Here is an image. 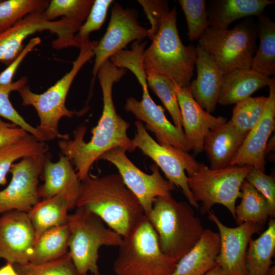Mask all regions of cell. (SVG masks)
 I'll return each mask as SVG.
<instances>
[{
    "label": "cell",
    "instance_id": "1",
    "mask_svg": "<svg viewBox=\"0 0 275 275\" xmlns=\"http://www.w3.org/2000/svg\"><path fill=\"white\" fill-rule=\"evenodd\" d=\"M107 61L99 69L97 76L103 96V109L96 126L92 130L91 140L86 142L85 126L75 129L73 139L60 140L58 146L62 155L67 156L75 166L80 181L90 174V170L96 160L104 153L114 148L131 152L135 149L127 134L130 124L119 115L112 96L113 86L126 73Z\"/></svg>",
    "mask_w": 275,
    "mask_h": 275
},
{
    "label": "cell",
    "instance_id": "2",
    "mask_svg": "<svg viewBox=\"0 0 275 275\" xmlns=\"http://www.w3.org/2000/svg\"><path fill=\"white\" fill-rule=\"evenodd\" d=\"M84 208L98 216L122 237L127 235L145 215L136 196L119 174L89 175L80 181L75 208Z\"/></svg>",
    "mask_w": 275,
    "mask_h": 275
},
{
    "label": "cell",
    "instance_id": "3",
    "mask_svg": "<svg viewBox=\"0 0 275 275\" xmlns=\"http://www.w3.org/2000/svg\"><path fill=\"white\" fill-rule=\"evenodd\" d=\"M192 207L170 193L157 198L146 216L162 252L177 262L196 244L205 229Z\"/></svg>",
    "mask_w": 275,
    "mask_h": 275
},
{
    "label": "cell",
    "instance_id": "4",
    "mask_svg": "<svg viewBox=\"0 0 275 275\" xmlns=\"http://www.w3.org/2000/svg\"><path fill=\"white\" fill-rule=\"evenodd\" d=\"M151 40L143 56L145 72L160 74L178 87L189 86L194 75L197 48L182 43L177 27L175 7L164 16Z\"/></svg>",
    "mask_w": 275,
    "mask_h": 275
},
{
    "label": "cell",
    "instance_id": "5",
    "mask_svg": "<svg viewBox=\"0 0 275 275\" xmlns=\"http://www.w3.org/2000/svg\"><path fill=\"white\" fill-rule=\"evenodd\" d=\"M97 42L88 40L81 43L79 47V54L72 62L70 70L43 93H34L27 84L17 91L22 99V105H31L36 109L40 120L36 128L45 142L56 139H69L68 134H63L59 132V123L62 118H70L78 113L67 108L66 97L79 70L94 57V48Z\"/></svg>",
    "mask_w": 275,
    "mask_h": 275
},
{
    "label": "cell",
    "instance_id": "6",
    "mask_svg": "<svg viewBox=\"0 0 275 275\" xmlns=\"http://www.w3.org/2000/svg\"><path fill=\"white\" fill-rule=\"evenodd\" d=\"M113 269L117 275H171L177 261L160 249L157 235L145 215L122 237Z\"/></svg>",
    "mask_w": 275,
    "mask_h": 275
},
{
    "label": "cell",
    "instance_id": "7",
    "mask_svg": "<svg viewBox=\"0 0 275 275\" xmlns=\"http://www.w3.org/2000/svg\"><path fill=\"white\" fill-rule=\"evenodd\" d=\"M68 242L70 256L78 275L98 273L99 250L102 246H119L123 238L90 211L76 208L69 214Z\"/></svg>",
    "mask_w": 275,
    "mask_h": 275
},
{
    "label": "cell",
    "instance_id": "8",
    "mask_svg": "<svg viewBox=\"0 0 275 275\" xmlns=\"http://www.w3.org/2000/svg\"><path fill=\"white\" fill-rule=\"evenodd\" d=\"M257 36L256 25L246 19L231 29L209 27L199 38L198 46L224 74L234 69L251 68Z\"/></svg>",
    "mask_w": 275,
    "mask_h": 275
},
{
    "label": "cell",
    "instance_id": "9",
    "mask_svg": "<svg viewBox=\"0 0 275 275\" xmlns=\"http://www.w3.org/2000/svg\"><path fill=\"white\" fill-rule=\"evenodd\" d=\"M230 166L211 169L201 163L199 170L188 177V184L195 200L201 202V211L206 213L215 204L226 207L235 219L236 202L241 197V187L252 168Z\"/></svg>",
    "mask_w": 275,
    "mask_h": 275
},
{
    "label": "cell",
    "instance_id": "10",
    "mask_svg": "<svg viewBox=\"0 0 275 275\" xmlns=\"http://www.w3.org/2000/svg\"><path fill=\"white\" fill-rule=\"evenodd\" d=\"M136 132L131 140L133 147L139 148L150 157L163 171L168 180L180 189L189 204L198 208L188 184V177L195 174L201 163L198 162L187 152L173 146L160 145L147 132L142 122L135 123Z\"/></svg>",
    "mask_w": 275,
    "mask_h": 275
},
{
    "label": "cell",
    "instance_id": "11",
    "mask_svg": "<svg viewBox=\"0 0 275 275\" xmlns=\"http://www.w3.org/2000/svg\"><path fill=\"white\" fill-rule=\"evenodd\" d=\"M79 26L66 18L53 21L47 20L44 12L30 14L11 28L0 33V62L7 66L23 48V42L37 32L48 31L57 35L52 46L61 49L72 46Z\"/></svg>",
    "mask_w": 275,
    "mask_h": 275
},
{
    "label": "cell",
    "instance_id": "12",
    "mask_svg": "<svg viewBox=\"0 0 275 275\" xmlns=\"http://www.w3.org/2000/svg\"><path fill=\"white\" fill-rule=\"evenodd\" d=\"M48 152L25 157L12 166L11 181L0 190V214L17 210L28 212L40 201L39 178Z\"/></svg>",
    "mask_w": 275,
    "mask_h": 275
},
{
    "label": "cell",
    "instance_id": "13",
    "mask_svg": "<svg viewBox=\"0 0 275 275\" xmlns=\"http://www.w3.org/2000/svg\"><path fill=\"white\" fill-rule=\"evenodd\" d=\"M126 151L114 148L104 153L98 160L108 161L117 168L128 188L136 196L147 216L158 197L171 193L175 186L160 174L155 163L150 167L152 174L144 173L127 157Z\"/></svg>",
    "mask_w": 275,
    "mask_h": 275
},
{
    "label": "cell",
    "instance_id": "14",
    "mask_svg": "<svg viewBox=\"0 0 275 275\" xmlns=\"http://www.w3.org/2000/svg\"><path fill=\"white\" fill-rule=\"evenodd\" d=\"M132 72L142 87V99L138 101L132 97L128 98L124 109L134 115L138 120L145 122L146 129L154 134L159 144L172 146L186 152L191 150L183 130L172 124L166 117L163 108L151 98L144 67L138 66Z\"/></svg>",
    "mask_w": 275,
    "mask_h": 275
},
{
    "label": "cell",
    "instance_id": "15",
    "mask_svg": "<svg viewBox=\"0 0 275 275\" xmlns=\"http://www.w3.org/2000/svg\"><path fill=\"white\" fill-rule=\"evenodd\" d=\"M148 29L138 22L133 11L115 3L111 10L106 31L94 48L95 62L92 70V87L100 67L113 56L132 41H142L148 37Z\"/></svg>",
    "mask_w": 275,
    "mask_h": 275
},
{
    "label": "cell",
    "instance_id": "16",
    "mask_svg": "<svg viewBox=\"0 0 275 275\" xmlns=\"http://www.w3.org/2000/svg\"><path fill=\"white\" fill-rule=\"evenodd\" d=\"M209 218L217 226L221 243L216 265L224 275H247L246 256L252 236L262 230L259 225L245 222L235 227L225 225L211 210Z\"/></svg>",
    "mask_w": 275,
    "mask_h": 275
},
{
    "label": "cell",
    "instance_id": "17",
    "mask_svg": "<svg viewBox=\"0 0 275 275\" xmlns=\"http://www.w3.org/2000/svg\"><path fill=\"white\" fill-rule=\"evenodd\" d=\"M35 238L27 212L12 210L0 216V258L7 263H29Z\"/></svg>",
    "mask_w": 275,
    "mask_h": 275
},
{
    "label": "cell",
    "instance_id": "18",
    "mask_svg": "<svg viewBox=\"0 0 275 275\" xmlns=\"http://www.w3.org/2000/svg\"><path fill=\"white\" fill-rule=\"evenodd\" d=\"M269 95L262 114L249 132L231 166H251L263 172L265 170V149L275 127V80L268 85Z\"/></svg>",
    "mask_w": 275,
    "mask_h": 275
},
{
    "label": "cell",
    "instance_id": "19",
    "mask_svg": "<svg viewBox=\"0 0 275 275\" xmlns=\"http://www.w3.org/2000/svg\"><path fill=\"white\" fill-rule=\"evenodd\" d=\"M175 91L181 113L182 128L187 142L195 154L203 151L204 140L212 130L227 122L204 110L194 99L189 87L176 85Z\"/></svg>",
    "mask_w": 275,
    "mask_h": 275
},
{
    "label": "cell",
    "instance_id": "20",
    "mask_svg": "<svg viewBox=\"0 0 275 275\" xmlns=\"http://www.w3.org/2000/svg\"><path fill=\"white\" fill-rule=\"evenodd\" d=\"M50 156L46 160L42 171L44 183L39 187L43 199L61 195L68 201L72 209L79 196L80 180L70 160L63 155L53 162Z\"/></svg>",
    "mask_w": 275,
    "mask_h": 275
},
{
    "label": "cell",
    "instance_id": "21",
    "mask_svg": "<svg viewBox=\"0 0 275 275\" xmlns=\"http://www.w3.org/2000/svg\"><path fill=\"white\" fill-rule=\"evenodd\" d=\"M195 65L197 78L189 86L195 101L206 111L213 112L218 98L223 73L209 54L199 46L196 47Z\"/></svg>",
    "mask_w": 275,
    "mask_h": 275
},
{
    "label": "cell",
    "instance_id": "22",
    "mask_svg": "<svg viewBox=\"0 0 275 275\" xmlns=\"http://www.w3.org/2000/svg\"><path fill=\"white\" fill-rule=\"evenodd\" d=\"M247 134L239 131L230 120L210 131L203 146L210 168L219 169L230 166Z\"/></svg>",
    "mask_w": 275,
    "mask_h": 275
},
{
    "label": "cell",
    "instance_id": "23",
    "mask_svg": "<svg viewBox=\"0 0 275 275\" xmlns=\"http://www.w3.org/2000/svg\"><path fill=\"white\" fill-rule=\"evenodd\" d=\"M218 232L205 229L192 249L177 262L171 275H203L216 265L220 248Z\"/></svg>",
    "mask_w": 275,
    "mask_h": 275
},
{
    "label": "cell",
    "instance_id": "24",
    "mask_svg": "<svg viewBox=\"0 0 275 275\" xmlns=\"http://www.w3.org/2000/svg\"><path fill=\"white\" fill-rule=\"evenodd\" d=\"M272 78L251 68H237L223 74L218 103L236 104L251 97L258 90L268 86Z\"/></svg>",
    "mask_w": 275,
    "mask_h": 275
},
{
    "label": "cell",
    "instance_id": "25",
    "mask_svg": "<svg viewBox=\"0 0 275 275\" xmlns=\"http://www.w3.org/2000/svg\"><path fill=\"white\" fill-rule=\"evenodd\" d=\"M274 3L272 0L213 1L209 10H207L209 27L228 29L237 19L260 15L266 7Z\"/></svg>",
    "mask_w": 275,
    "mask_h": 275
},
{
    "label": "cell",
    "instance_id": "26",
    "mask_svg": "<svg viewBox=\"0 0 275 275\" xmlns=\"http://www.w3.org/2000/svg\"><path fill=\"white\" fill-rule=\"evenodd\" d=\"M71 209L68 201L61 195L44 199L35 204L28 212L35 231V242L48 229L66 224Z\"/></svg>",
    "mask_w": 275,
    "mask_h": 275
},
{
    "label": "cell",
    "instance_id": "27",
    "mask_svg": "<svg viewBox=\"0 0 275 275\" xmlns=\"http://www.w3.org/2000/svg\"><path fill=\"white\" fill-rule=\"evenodd\" d=\"M275 253V221L256 239H251L246 256L247 275H266Z\"/></svg>",
    "mask_w": 275,
    "mask_h": 275
},
{
    "label": "cell",
    "instance_id": "28",
    "mask_svg": "<svg viewBox=\"0 0 275 275\" xmlns=\"http://www.w3.org/2000/svg\"><path fill=\"white\" fill-rule=\"evenodd\" d=\"M69 235L67 223L46 231L35 242L29 262L34 264L44 263L66 255Z\"/></svg>",
    "mask_w": 275,
    "mask_h": 275
},
{
    "label": "cell",
    "instance_id": "29",
    "mask_svg": "<svg viewBox=\"0 0 275 275\" xmlns=\"http://www.w3.org/2000/svg\"><path fill=\"white\" fill-rule=\"evenodd\" d=\"M258 17L256 26L260 43L251 69L269 77L275 73V23L262 14Z\"/></svg>",
    "mask_w": 275,
    "mask_h": 275
},
{
    "label": "cell",
    "instance_id": "30",
    "mask_svg": "<svg viewBox=\"0 0 275 275\" xmlns=\"http://www.w3.org/2000/svg\"><path fill=\"white\" fill-rule=\"evenodd\" d=\"M240 203L235 207L237 225L251 222L263 228L270 216V207L265 197L244 180L241 187Z\"/></svg>",
    "mask_w": 275,
    "mask_h": 275
},
{
    "label": "cell",
    "instance_id": "31",
    "mask_svg": "<svg viewBox=\"0 0 275 275\" xmlns=\"http://www.w3.org/2000/svg\"><path fill=\"white\" fill-rule=\"evenodd\" d=\"M48 147L41 141L29 134L21 141L9 145L0 149V185L7 183V175L17 160L25 157L47 153Z\"/></svg>",
    "mask_w": 275,
    "mask_h": 275
},
{
    "label": "cell",
    "instance_id": "32",
    "mask_svg": "<svg viewBox=\"0 0 275 275\" xmlns=\"http://www.w3.org/2000/svg\"><path fill=\"white\" fill-rule=\"evenodd\" d=\"M48 4L46 0L0 1V33L30 14L44 12Z\"/></svg>",
    "mask_w": 275,
    "mask_h": 275
},
{
    "label": "cell",
    "instance_id": "33",
    "mask_svg": "<svg viewBox=\"0 0 275 275\" xmlns=\"http://www.w3.org/2000/svg\"><path fill=\"white\" fill-rule=\"evenodd\" d=\"M148 86L158 97L170 114L174 125L183 129L181 113L175 91L176 84L157 73L146 72Z\"/></svg>",
    "mask_w": 275,
    "mask_h": 275
},
{
    "label": "cell",
    "instance_id": "34",
    "mask_svg": "<svg viewBox=\"0 0 275 275\" xmlns=\"http://www.w3.org/2000/svg\"><path fill=\"white\" fill-rule=\"evenodd\" d=\"M94 0H51L44 12L45 18L53 21L66 18L79 25L86 20Z\"/></svg>",
    "mask_w": 275,
    "mask_h": 275
},
{
    "label": "cell",
    "instance_id": "35",
    "mask_svg": "<svg viewBox=\"0 0 275 275\" xmlns=\"http://www.w3.org/2000/svg\"><path fill=\"white\" fill-rule=\"evenodd\" d=\"M27 81V77L23 76L8 85H0V118L8 120L38 140L45 142L43 136L37 128L30 125L23 119L13 106L9 99L10 93L14 91H17L26 85Z\"/></svg>",
    "mask_w": 275,
    "mask_h": 275
},
{
    "label": "cell",
    "instance_id": "36",
    "mask_svg": "<svg viewBox=\"0 0 275 275\" xmlns=\"http://www.w3.org/2000/svg\"><path fill=\"white\" fill-rule=\"evenodd\" d=\"M267 97H251L236 103L230 120L241 132L248 134L259 120Z\"/></svg>",
    "mask_w": 275,
    "mask_h": 275
},
{
    "label": "cell",
    "instance_id": "37",
    "mask_svg": "<svg viewBox=\"0 0 275 275\" xmlns=\"http://www.w3.org/2000/svg\"><path fill=\"white\" fill-rule=\"evenodd\" d=\"M178 2L185 16L189 40L199 39L209 27L206 1L179 0Z\"/></svg>",
    "mask_w": 275,
    "mask_h": 275
},
{
    "label": "cell",
    "instance_id": "38",
    "mask_svg": "<svg viewBox=\"0 0 275 275\" xmlns=\"http://www.w3.org/2000/svg\"><path fill=\"white\" fill-rule=\"evenodd\" d=\"M17 275H78L67 253L54 261L34 264H14Z\"/></svg>",
    "mask_w": 275,
    "mask_h": 275
},
{
    "label": "cell",
    "instance_id": "39",
    "mask_svg": "<svg viewBox=\"0 0 275 275\" xmlns=\"http://www.w3.org/2000/svg\"><path fill=\"white\" fill-rule=\"evenodd\" d=\"M112 0H94L89 15L75 35L78 45L89 40L90 34L99 30L104 22Z\"/></svg>",
    "mask_w": 275,
    "mask_h": 275
},
{
    "label": "cell",
    "instance_id": "40",
    "mask_svg": "<svg viewBox=\"0 0 275 275\" xmlns=\"http://www.w3.org/2000/svg\"><path fill=\"white\" fill-rule=\"evenodd\" d=\"M245 180L265 197L270 207L269 217H274L275 216V181L273 177L253 167L247 174Z\"/></svg>",
    "mask_w": 275,
    "mask_h": 275
},
{
    "label": "cell",
    "instance_id": "41",
    "mask_svg": "<svg viewBox=\"0 0 275 275\" xmlns=\"http://www.w3.org/2000/svg\"><path fill=\"white\" fill-rule=\"evenodd\" d=\"M149 20L151 27L148 29V37L151 40L159 29L164 16L170 12L167 1L139 0Z\"/></svg>",
    "mask_w": 275,
    "mask_h": 275
},
{
    "label": "cell",
    "instance_id": "42",
    "mask_svg": "<svg viewBox=\"0 0 275 275\" xmlns=\"http://www.w3.org/2000/svg\"><path fill=\"white\" fill-rule=\"evenodd\" d=\"M41 42V39L39 37H35L30 40L17 57L0 73V85H8L13 82V77L21 62Z\"/></svg>",
    "mask_w": 275,
    "mask_h": 275
},
{
    "label": "cell",
    "instance_id": "43",
    "mask_svg": "<svg viewBox=\"0 0 275 275\" xmlns=\"http://www.w3.org/2000/svg\"><path fill=\"white\" fill-rule=\"evenodd\" d=\"M29 134L19 126L4 121L0 118V149L21 141Z\"/></svg>",
    "mask_w": 275,
    "mask_h": 275
},
{
    "label": "cell",
    "instance_id": "44",
    "mask_svg": "<svg viewBox=\"0 0 275 275\" xmlns=\"http://www.w3.org/2000/svg\"><path fill=\"white\" fill-rule=\"evenodd\" d=\"M0 275H17L14 265L7 263L6 265L0 268Z\"/></svg>",
    "mask_w": 275,
    "mask_h": 275
},
{
    "label": "cell",
    "instance_id": "45",
    "mask_svg": "<svg viewBox=\"0 0 275 275\" xmlns=\"http://www.w3.org/2000/svg\"><path fill=\"white\" fill-rule=\"evenodd\" d=\"M203 275H224L221 267L216 265L213 269Z\"/></svg>",
    "mask_w": 275,
    "mask_h": 275
},
{
    "label": "cell",
    "instance_id": "46",
    "mask_svg": "<svg viewBox=\"0 0 275 275\" xmlns=\"http://www.w3.org/2000/svg\"><path fill=\"white\" fill-rule=\"evenodd\" d=\"M266 275H275V268L274 266H271L268 272H267Z\"/></svg>",
    "mask_w": 275,
    "mask_h": 275
},
{
    "label": "cell",
    "instance_id": "47",
    "mask_svg": "<svg viewBox=\"0 0 275 275\" xmlns=\"http://www.w3.org/2000/svg\"><path fill=\"white\" fill-rule=\"evenodd\" d=\"M90 275H102V274H101L99 273H95V274H91Z\"/></svg>",
    "mask_w": 275,
    "mask_h": 275
}]
</instances>
